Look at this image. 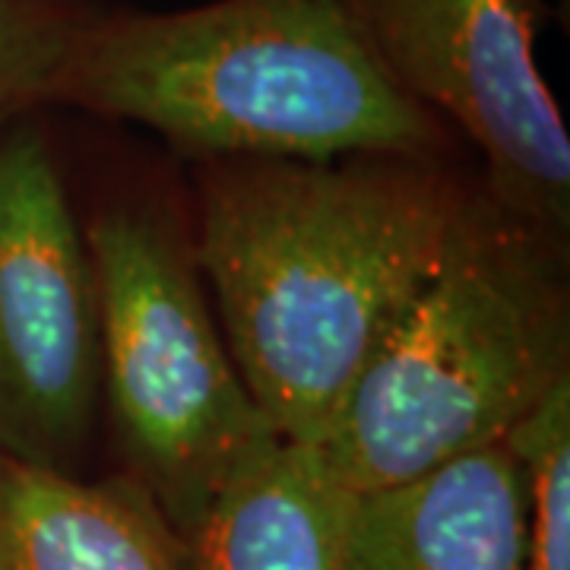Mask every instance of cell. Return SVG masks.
Returning <instances> with one entry per match:
<instances>
[{
	"label": "cell",
	"instance_id": "obj_1",
	"mask_svg": "<svg viewBox=\"0 0 570 570\" xmlns=\"http://www.w3.org/2000/svg\"><path fill=\"white\" fill-rule=\"evenodd\" d=\"M469 197L441 159L197 163L194 257L232 362L283 441L324 444L444 264Z\"/></svg>",
	"mask_w": 570,
	"mask_h": 570
},
{
	"label": "cell",
	"instance_id": "obj_2",
	"mask_svg": "<svg viewBox=\"0 0 570 570\" xmlns=\"http://www.w3.org/2000/svg\"><path fill=\"white\" fill-rule=\"evenodd\" d=\"M204 159H444L450 134L377 61L348 0L82 13L48 102Z\"/></svg>",
	"mask_w": 570,
	"mask_h": 570
},
{
	"label": "cell",
	"instance_id": "obj_3",
	"mask_svg": "<svg viewBox=\"0 0 570 570\" xmlns=\"http://www.w3.org/2000/svg\"><path fill=\"white\" fill-rule=\"evenodd\" d=\"M570 384L564 242L472 194L444 264L362 371L317 453L352 494L508 441Z\"/></svg>",
	"mask_w": 570,
	"mask_h": 570
},
{
	"label": "cell",
	"instance_id": "obj_4",
	"mask_svg": "<svg viewBox=\"0 0 570 570\" xmlns=\"http://www.w3.org/2000/svg\"><path fill=\"white\" fill-rule=\"evenodd\" d=\"M86 245L99 298L102 403L127 475L187 551L225 482L283 438L232 362L190 228L171 206L108 200L86 225Z\"/></svg>",
	"mask_w": 570,
	"mask_h": 570
},
{
	"label": "cell",
	"instance_id": "obj_5",
	"mask_svg": "<svg viewBox=\"0 0 570 570\" xmlns=\"http://www.w3.org/2000/svg\"><path fill=\"white\" fill-rule=\"evenodd\" d=\"M96 276L32 115L0 130V456L77 472L99 422Z\"/></svg>",
	"mask_w": 570,
	"mask_h": 570
},
{
	"label": "cell",
	"instance_id": "obj_6",
	"mask_svg": "<svg viewBox=\"0 0 570 570\" xmlns=\"http://www.w3.org/2000/svg\"><path fill=\"white\" fill-rule=\"evenodd\" d=\"M348 7L393 82L475 146L491 204L568 242L570 137L539 67L546 0H348Z\"/></svg>",
	"mask_w": 570,
	"mask_h": 570
},
{
	"label": "cell",
	"instance_id": "obj_7",
	"mask_svg": "<svg viewBox=\"0 0 570 570\" xmlns=\"http://www.w3.org/2000/svg\"><path fill=\"white\" fill-rule=\"evenodd\" d=\"M527 469L510 441L396 489L355 494L343 570H520Z\"/></svg>",
	"mask_w": 570,
	"mask_h": 570
},
{
	"label": "cell",
	"instance_id": "obj_8",
	"mask_svg": "<svg viewBox=\"0 0 570 570\" xmlns=\"http://www.w3.org/2000/svg\"><path fill=\"white\" fill-rule=\"evenodd\" d=\"M163 510L124 472H77L0 456V570H184Z\"/></svg>",
	"mask_w": 570,
	"mask_h": 570
},
{
	"label": "cell",
	"instance_id": "obj_9",
	"mask_svg": "<svg viewBox=\"0 0 570 570\" xmlns=\"http://www.w3.org/2000/svg\"><path fill=\"white\" fill-rule=\"evenodd\" d=\"M352 498L317 450L273 441L225 482L187 554L197 570H343Z\"/></svg>",
	"mask_w": 570,
	"mask_h": 570
},
{
	"label": "cell",
	"instance_id": "obj_10",
	"mask_svg": "<svg viewBox=\"0 0 570 570\" xmlns=\"http://www.w3.org/2000/svg\"><path fill=\"white\" fill-rule=\"evenodd\" d=\"M527 469V542L520 570H570V384L508 438Z\"/></svg>",
	"mask_w": 570,
	"mask_h": 570
},
{
	"label": "cell",
	"instance_id": "obj_11",
	"mask_svg": "<svg viewBox=\"0 0 570 570\" xmlns=\"http://www.w3.org/2000/svg\"><path fill=\"white\" fill-rule=\"evenodd\" d=\"M82 13L77 0H0V130L45 108Z\"/></svg>",
	"mask_w": 570,
	"mask_h": 570
},
{
	"label": "cell",
	"instance_id": "obj_12",
	"mask_svg": "<svg viewBox=\"0 0 570 570\" xmlns=\"http://www.w3.org/2000/svg\"><path fill=\"white\" fill-rule=\"evenodd\" d=\"M561 17H568V0H561Z\"/></svg>",
	"mask_w": 570,
	"mask_h": 570
}]
</instances>
